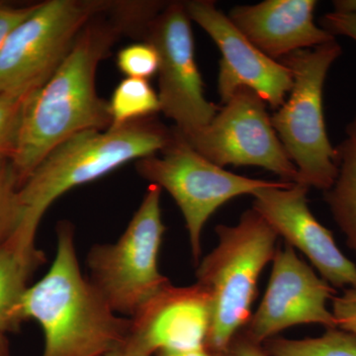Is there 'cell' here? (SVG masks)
<instances>
[{
    "instance_id": "cb8c5ba5",
    "label": "cell",
    "mask_w": 356,
    "mask_h": 356,
    "mask_svg": "<svg viewBox=\"0 0 356 356\" xmlns=\"http://www.w3.org/2000/svg\"><path fill=\"white\" fill-rule=\"evenodd\" d=\"M37 6L38 3L24 7H15L0 1V50L14 28L19 25L28 16L31 15Z\"/></svg>"
},
{
    "instance_id": "83f0119b",
    "label": "cell",
    "mask_w": 356,
    "mask_h": 356,
    "mask_svg": "<svg viewBox=\"0 0 356 356\" xmlns=\"http://www.w3.org/2000/svg\"><path fill=\"white\" fill-rule=\"evenodd\" d=\"M334 7L337 13L356 15V0H336Z\"/></svg>"
},
{
    "instance_id": "f1b7e54d",
    "label": "cell",
    "mask_w": 356,
    "mask_h": 356,
    "mask_svg": "<svg viewBox=\"0 0 356 356\" xmlns=\"http://www.w3.org/2000/svg\"><path fill=\"white\" fill-rule=\"evenodd\" d=\"M0 356H9V344L6 334L0 332Z\"/></svg>"
},
{
    "instance_id": "8fae6325",
    "label": "cell",
    "mask_w": 356,
    "mask_h": 356,
    "mask_svg": "<svg viewBox=\"0 0 356 356\" xmlns=\"http://www.w3.org/2000/svg\"><path fill=\"white\" fill-rule=\"evenodd\" d=\"M336 295V289L286 243L276 250L266 294L243 327V334L261 344L294 325L334 329L337 322L329 304Z\"/></svg>"
},
{
    "instance_id": "44dd1931",
    "label": "cell",
    "mask_w": 356,
    "mask_h": 356,
    "mask_svg": "<svg viewBox=\"0 0 356 356\" xmlns=\"http://www.w3.org/2000/svg\"><path fill=\"white\" fill-rule=\"evenodd\" d=\"M20 182L10 159H0V245L10 240L19 227Z\"/></svg>"
},
{
    "instance_id": "9a60e30c",
    "label": "cell",
    "mask_w": 356,
    "mask_h": 356,
    "mask_svg": "<svg viewBox=\"0 0 356 356\" xmlns=\"http://www.w3.org/2000/svg\"><path fill=\"white\" fill-rule=\"evenodd\" d=\"M315 0H266L238 6L228 17L254 47L273 60L336 40L315 24Z\"/></svg>"
},
{
    "instance_id": "484cf974",
    "label": "cell",
    "mask_w": 356,
    "mask_h": 356,
    "mask_svg": "<svg viewBox=\"0 0 356 356\" xmlns=\"http://www.w3.org/2000/svg\"><path fill=\"white\" fill-rule=\"evenodd\" d=\"M224 356H269L261 344L252 343L245 334H236Z\"/></svg>"
},
{
    "instance_id": "52a82bcc",
    "label": "cell",
    "mask_w": 356,
    "mask_h": 356,
    "mask_svg": "<svg viewBox=\"0 0 356 356\" xmlns=\"http://www.w3.org/2000/svg\"><path fill=\"white\" fill-rule=\"evenodd\" d=\"M156 154L136 161L138 173L165 189L184 215L191 254L195 261L201 255V234L209 218L231 199L252 194L277 181L235 175L215 165L197 153L172 129L170 143Z\"/></svg>"
},
{
    "instance_id": "ffe728a7",
    "label": "cell",
    "mask_w": 356,
    "mask_h": 356,
    "mask_svg": "<svg viewBox=\"0 0 356 356\" xmlns=\"http://www.w3.org/2000/svg\"><path fill=\"white\" fill-rule=\"evenodd\" d=\"M36 89H16L0 93V159L13 158L19 140L26 102Z\"/></svg>"
},
{
    "instance_id": "5b68a950",
    "label": "cell",
    "mask_w": 356,
    "mask_h": 356,
    "mask_svg": "<svg viewBox=\"0 0 356 356\" xmlns=\"http://www.w3.org/2000/svg\"><path fill=\"white\" fill-rule=\"evenodd\" d=\"M337 40L281 58L292 74L289 98L270 116L273 127L296 166V184L327 191L337 175L336 147L327 136L323 92L327 72L341 55Z\"/></svg>"
},
{
    "instance_id": "7c38bea8",
    "label": "cell",
    "mask_w": 356,
    "mask_h": 356,
    "mask_svg": "<svg viewBox=\"0 0 356 356\" xmlns=\"http://www.w3.org/2000/svg\"><path fill=\"white\" fill-rule=\"evenodd\" d=\"M308 191L305 185L280 180L252 194V208L287 245L305 255L334 289H356V264L341 252L331 231L314 216L307 200Z\"/></svg>"
},
{
    "instance_id": "4fadbf2b",
    "label": "cell",
    "mask_w": 356,
    "mask_h": 356,
    "mask_svg": "<svg viewBox=\"0 0 356 356\" xmlns=\"http://www.w3.org/2000/svg\"><path fill=\"white\" fill-rule=\"evenodd\" d=\"M187 13L216 43L221 53L218 91L222 104L236 89L248 88L271 108L280 109L293 86L290 70L250 43L211 0L185 2Z\"/></svg>"
},
{
    "instance_id": "8992f818",
    "label": "cell",
    "mask_w": 356,
    "mask_h": 356,
    "mask_svg": "<svg viewBox=\"0 0 356 356\" xmlns=\"http://www.w3.org/2000/svg\"><path fill=\"white\" fill-rule=\"evenodd\" d=\"M163 189L149 184L120 238L95 245L88 254V280L114 313L132 317L170 281L159 269L165 227L161 220Z\"/></svg>"
},
{
    "instance_id": "277c9868",
    "label": "cell",
    "mask_w": 356,
    "mask_h": 356,
    "mask_svg": "<svg viewBox=\"0 0 356 356\" xmlns=\"http://www.w3.org/2000/svg\"><path fill=\"white\" fill-rule=\"evenodd\" d=\"M217 247L196 270L197 284L209 294L212 318L206 348L224 356L247 325L264 267L273 261L278 236L254 209L234 226L218 225Z\"/></svg>"
},
{
    "instance_id": "9c48e42d",
    "label": "cell",
    "mask_w": 356,
    "mask_h": 356,
    "mask_svg": "<svg viewBox=\"0 0 356 356\" xmlns=\"http://www.w3.org/2000/svg\"><path fill=\"white\" fill-rule=\"evenodd\" d=\"M266 105L254 90L243 86L207 126L180 135L201 156L221 168L259 166L281 181L296 182V166L278 139Z\"/></svg>"
},
{
    "instance_id": "ac0fdd59",
    "label": "cell",
    "mask_w": 356,
    "mask_h": 356,
    "mask_svg": "<svg viewBox=\"0 0 356 356\" xmlns=\"http://www.w3.org/2000/svg\"><path fill=\"white\" fill-rule=\"evenodd\" d=\"M111 127L149 118L161 112L158 93L147 79L126 77L119 83L109 100Z\"/></svg>"
},
{
    "instance_id": "2e32d148",
    "label": "cell",
    "mask_w": 356,
    "mask_h": 356,
    "mask_svg": "<svg viewBox=\"0 0 356 356\" xmlns=\"http://www.w3.org/2000/svg\"><path fill=\"white\" fill-rule=\"evenodd\" d=\"M337 175L325 200L346 243L356 255V115L336 147Z\"/></svg>"
},
{
    "instance_id": "7a4b0ae2",
    "label": "cell",
    "mask_w": 356,
    "mask_h": 356,
    "mask_svg": "<svg viewBox=\"0 0 356 356\" xmlns=\"http://www.w3.org/2000/svg\"><path fill=\"white\" fill-rule=\"evenodd\" d=\"M21 315L43 330L41 356H105L125 346L130 330V318L114 313L83 275L69 221L58 222L55 259L28 287Z\"/></svg>"
},
{
    "instance_id": "f546056e",
    "label": "cell",
    "mask_w": 356,
    "mask_h": 356,
    "mask_svg": "<svg viewBox=\"0 0 356 356\" xmlns=\"http://www.w3.org/2000/svg\"><path fill=\"white\" fill-rule=\"evenodd\" d=\"M105 356H145L138 355V353H133V351H130L126 350V348H120V350H115L113 353H109V355Z\"/></svg>"
},
{
    "instance_id": "30bf717a",
    "label": "cell",
    "mask_w": 356,
    "mask_h": 356,
    "mask_svg": "<svg viewBox=\"0 0 356 356\" xmlns=\"http://www.w3.org/2000/svg\"><path fill=\"white\" fill-rule=\"evenodd\" d=\"M144 41L159 56V99L161 112L175 123L182 135L205 127L220 107L204 95L202 77L194 56L191 19L185 2H168L147 24Z\"/></svg>"
},
{
    "instance_id": "603a6c76",
    "label": "cell",
    "mask_w": 356,
    "mask_h": 356,
    "mask_svg": "<svg viewBox=\"0 0 356 356\" xmlns=\"http://www.w3.org/2000/svg\"><path fill=\"white\" fill-rule=\"evenodd\" d=\"M331 304L337 327L356 336V289H344L332 298Z\"/></svg>"
},
{
    "instance_id": "d4e9b609",
    "label": "cell",
    "mask_w": 356,
    "mask_h": 356,
    "mask_svg": "<svg viewBox=\"0 0 356 356\" xmlns=\"http://www.w3.org/2000/svg\"><path fill=\"white\" fill-rule=\"evenodd\" d=\"M321 25L334 37H348L356 42V15L332 11L323 16Z\"/></svg>"
},
{
    "instance_id": "e0dca14e",
    "label": "cell",
    "mask_w": 356,
    "mask_h": 356,
    "mask_svg": "<svg viewBox=\"0 0 356 356\" xmlns=\"http://www.w3.org/2000/svg\"><path fill=\"white\" fill-rule=\"evenodd\" d=\"M44 261L43 252L26 254L9 241L0 245V332L3 334L17 331L24 322L21 304L27 282Z\"/></svg>"
},
{
    "instance_id": "d6986e66",
    "label": "cell",
    "mask_w": 356,
    "mask_h": 356,
    "mask_svg": "<svg viewBox=\"0 0 356 356\" xmlns=\"http://www.w3.org/2000/svg\"><path fill=\"white\" fill-rule=\"evenodd\" d=\"M269 356H356V336L339 327L304 339L273 337L264 343Z\"/></svg>"
},
{
    "instance_id": "7402d4cb",
    "label": "cell",
    "mask_w": 356,
    "mask_h": 356,
    "mask_svg": "<svg viewBox=\"0 0 356 356\" xmlns=\"http://www.w3.org/2000/svg\"><path fill=\"white\" fill-rule=\"evenodd\" d=\"M116 64L126 76L149 81L158 74L159 56L153 44L140 42L121 49L117 54Z\"/></svg>"
},
{
    "instance_id": "6da1fadb",
    "label": "cell",
    "mask_w": 356,
    "mask_h": 356,
    "mask_svg": "<svg viewBox=\"0 0 356 356\" xmlns=\"http://www.w3.org/2000/svg\"><path fill=\"white\" fill-rule=\"evenodd\" d=\"M133 26L118 2L111 1L79 34L69 55L26 102L13 161L20 187L51 149L84 131L111 127L109 103L97 95L98 65Z\"/></svg>"
},
{
    "instance_id": "3957f363",
    "label": "cell",
    "mask_w": 356,
    "mask_h": 356,
    "mask_svg": "<svg viewBox=\"0 0 356 356\" xmlns=\"http://www.w3.org/2000/svg\"><path fill=\"white\" fill-rule=\"evenodd\" d=\"M172 130L152 117L108 130L84 131L47 154L21 185L19 227L10 242L36 254L37 231L51 204L74 187L99 179L131 161L161 153Z\"/></svg>"
},
{
    "instance_id": "4316f807",
    "label": "cell",
    "mask_w": 356,
    "mask_h": 356,
    "mask_svg": "<svg viewBox=\"0 0 356 356\" xmlns=\"http://www.w3.org/2000/svg\"><path fill=\"white\" fill-rule=\"evenodd\" d=\"M158 356H221L215 355L212 351L207 348H202L199 350L188 351H165V353H158Z\"/></svg>"
},
{
    "instance_id": "5bb4252c",
    "label": "cell",
    "mask_w": 356,
    "mask_h": 356,
    "mask_svg": "<svg viewBox=\"0 0 356 356\" xmlns=\"http://www.w3.org/2000/svg\"><path fill=\"white\" fill-rule=\"evenodd\" d=\"M211 318L210 296L202 286L195 283L177 287L170 283L129 318L130 330L124 348L152 356L205 348Z\"/></svg>"
},
{
    "instance_id": "ba28073f",
    "label": "cell",
    "mask_w": 356,
    "mask_h": 356,
    "mask_svg": "<svg viewBox=\"0 0 356 356\" xmlns=\"http://www.w3.org/2000/svg\"><path fill=\"white\" fill-rule=\"evenodd\" d=\"M105 0H48L14 28L0 50V93L39 88L69 55Z\"/></svg>"
}]
</instances>
